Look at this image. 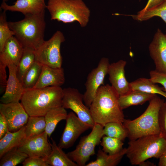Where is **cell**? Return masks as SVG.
<instances>
[{"mask_svg": "<svg viewBox=\"0 0 166 166\" xmlns=\"http://www.w3.org/2000/svg\"><path fill=\"white\" fill-rule=\"evenodd\" d=\"M119 95L108 84L98 89L89 109L95 123L104 127L112 122L122 123L124 120L123 110L118 102Z\"/></svg>", "mask_w": 166, "mask_h": 166, "instance_id": "1", "label": "cell"}, {"mask_svg": "<svg viewBox=\"0 0 166 166\" xmlns=\"http://www.w3.org/2000/svg\"><path fill=\"white\" fill-rule=\"evenodd\" d=\"M63 89L49 86L25 89L21 103L29 116H43L51 110L62 106Z\"/></svg>", "mask_w": 166, "mask_h": 166, "instance_id": "2", "label": "cell"}, {"mask_svg": "<svg viewBox=\"0 0 166 166\" xmlns=\"http://www.w3.org/2000/svg\"><path fill=\"white\" fill-rule=\"evenodd\" d=\"M45 10L38 14H27L20 21L8 22L10 28L14 33V36L23 48L35 50L45 41Z\"/></svg>", "mask_w": 166, "mask_h": 166, "instance_id": "3", "label": "cell"}, {"mask_svg": "<svg viewBox=\"0 0 166 166\" xmlns=\"http://www.w3.org/2000/svg\"><path fill=\"white\" fill-rule=\"evenodd\" d=\"M164 101L156 95L149 101L147 108L139 117L132 120L124 119L123 124L127 131L129 140L160 134L159 113Z\"/></svg>", "mask_w": 166, "mask_h": 166, "instance_id": "4", "label": "cell"}, {"mask_svg": "<svg viewBox=\"0 0 166 166\" xmlns=\"http://www.w3.org/2000/svg\"><path fill=\"white\" fill-rule=\"evenodd\" d=\"M126 155L132 165H139L149 159H159L166 152V139L160 134L129 140Z\"/></svg>", "mask_w": 166, "mask_h": 166, "instance_id": "5", "label": "cell"}, {"mask_svg": "<svg viewBox=\"0 0 166 166\" xmlns=\"http://www.w3.org/2000/svg\"><path fill=\"white\" fill-rule=\"evenodd\" d=\"M46 8L51 20L65 23L77 22L82 27L87 25L90 14L82 0H48Z\"/></svg>", "mask_w": 166, "mask_h": 166, "instance_id": "6", "label": "cell"}, {"mask_svg": "<svg viewBox=\"0 0 166 166\" xmlns=\"http://www.w3.org/2000/svg\"><path fill=\"white\" fill-rule=\"evenodd\" d=\"M104 126L95 123L89 134L82 137L76 148L68 152V156L78 166L86 165L90 157L95 154L96 146L100 144L104 136Z\"/></svg>", "mask_w": 166, "mask_h": 166, "instance_id": "7", "label": "cell"}, {"mask_svg": "<svg viewBox=\"0 0 166 166\" xmlns=\"http://www.w3.org/2000/svg\"><path fill=\"white\" fill-rule=\"evenodd\" d=\"M65 40L63 34L57 31L49 39L45 41L35 50L36 60L43 65L55 68L61 67L62 57L61 46Z\"/></svg>", "mask_w": 166, "mask_h": 166, "instance_id": "8", "label": "cell"}, {"mask_svg": "<svg viewBox=\"0 0 166 166\" xmlns=\"http://www.w3.org/2000/svg\"><path fill=\"white\" fill-rule=\"evenodd\" d=\"M83 101V94L77 89L71 87L63 89L62 106L72 110L80 120L92 128L95 123L89 108L84 104Z\"/></svg>", "mask_w": 166, "mask_h": 166, "instance_id": "9", "label": "cell"}, {"mask_svg": "<svg viewBox=\"0 0 166 166\" xmlns=\"http://www.w3.org/2000/svg\"><path fill=\"white\" fill-rule=\"evenodd\" d=\"M110 63L108 58L103 57L97 66L88 74L85 84L86 90L83 94L84 102L89 108L99 88L103 85Z\"/></svg>", "mask_w": 166, "mask_h": 166, "instance_id": "10", "label": "cell"}, {"mask_svg": "<svg viewBox=\"0 0 166 166\" xmlns=\"http://www.w3.org/2000/svg\"><path fill=\"white\" fill-rule=\"evenodd\" d=\"M66 124L58 146L62 149L71 147L79 136L91 127L73 112L68 113Z\"/></svg>", "mask_w": 166, "mask_h": 166, "instance_id": "11", "label": "cell"}, {"mask_svg": "<svg viewBox=\"0 0 166 166\" xmlns=\"http://www.w3.org/2000/svg\"><path fill=\"white\" fill-rule=\"evenodd\" d=\"M0 114L5 118L9 130L17 131L26 124L29 116L21 103L13 102L0 104Z\"/></svg>", "mask_w": 166, "mask_h": 166, "instance_id": "12", "label": "cell"}, {"mask_svg": "<svg viewBox=\"0 0 166 166\" xmlns=\"http://www.w3.org/2000/svg\"><path fill=\"white\" fill-rule=\"evenodd\" d=\"M48 137L45 131L40 135L26 138L18 148L30 157H46L52 151Z\"/></svg>", "mask_w": 166, "mask_h": 166, "instance_id": "13", "label": "cell"}, {"mask_svg": "<svg viewBox=\"0 0 166 166\" xmlns=\"http://www.w3.org/2000/svg\"><path fill=\"white\" fill-rule=\"evenodd\" d=\"M150 55L156 70L166 73V34L158 29L149 46Z\"/></svg>", "mask_w": 166, "mask_h": 166, "instance_id": "14", "label": "cell"}, {"mask_svg": "<svg viewBox=\"0 0 166 166\" xmlns=\"http://www.w3.org/2000/svg\"><path fill=\"white\" fill-rule=\"evenodd\" d=\"M127 64L126 61L120 60L110 64L108 74L111 86L119 96L124 94L131 90L130 82L127 80L124 68Z\"/></svg>", "mask_w": 166, "mask_h": 166, "instance_id": "15", "label": "cell"}, {"mask_svg": "<svg viewBox=\"0 0 166 166\" xmlns=\"http://www.w3.org/2000/svg\"><path fill=\"white\" fill-rule=\"evenodd\" d=\"M9 75L4 93L1 97V103L18 102L25 91L22 82L17 75V66L10 64L7 66Z\"/></svg>", "mask_w": 166, "mask_h": 166, "instance_id": "16", "label": "cell"}, {"mask_svg": "<svg viewBox=\"0 0 166 166\" xmlns=\"http://www.w3.org/2000/svg\"><path fill=\"white\" fill-rule=\"evenodd\" d=\"M65 80L64 70L62 67L55 68L43 65L40 77L34 88L61 87Z\"/></svg>", "mask_w": 166, "mask_h": 166, "instance_id": "17", "label": "cell"}, {"mask_svg": "<svg viewBox=\"0 0 166 166\" xmlns=\"http://www.w3.org/2000/svg\"><path fill=\"white\" fill-rule=\"evenodd\" d=\"M46 6L45 0H16L12 5L3 1L0 9L6 11L20 12L25 15L41 13L45 10Z\"/></svg>", "mask_w": 166, "mask_h": 166, "instance_id": "18", "label": "cell"}, {"mask_svg": "<svg viewBox=\"0 0 166 166\" xmlns=\"http://www.w3.org/2000/svg\"><path fill=\"white\" fill-rule=\"evenodd\" d=\"M23 47L14 36L6 42L0 52V64L7 67L10 64L17 66L22 57Z\"/></svg>", "mask_w": 166, "mask_h": 166, "instance_id": "19", "label": "cell"}, {"mask_svg": "<svg viewBox=\"0 0 166 166\" xmlns=\"http://www.w3.org/2000/svg\"><path fill=\"white\" fill-rule=\"evenodd\" d=\"M25 125L14 132L8 130L0 140V158L7 151L19 147L26 139Z\"/></svg>", "mask_w": 166, "mask_h": 166, "instance_id": "20", "label": "cell"}, {"mask_svg": "<svg viewBox=\"0 0 166 166\" xmlns=\"http://www.w3.org/2000/svg\"><path fill=\"white\" fill-rule=\"evenodd\" d=\"M156 95L131 90L128 93L119 96L118 102L123 110L132 106L142 105L150 101Z\"/></svg>", "mask_w": 166, "mask_h": 166, "instance_id": "21", "label": "cell"}, {"mask_svg": "<svg viewBox=\"0 0 166 166\" xmlns=\"http://www.w3.org/2000/svg\"><path fill=\"white\" fill-rule=\"evenodd\" d=\"M51 140V152L48 156L43 158L49 166H78L69 158L63 149L57 145L52 138Z\"/></svg>", "mask_w": 166, "mask_h": 166, "instance_id": "22", "label": "cell"}, {"mask_svg": "<svg viewBox=\"0 0 166 166\" xmlns=\"http://www.w3.org/2000/svg\"><path fill=\"white\" fill-rule=\"evenodd\" d=\"M127 148H123L119 153L113 155L109 154L99 148L97 151L96 160L90 162L86 166H115L120 162L126 155Z\"/></svg>", "mask_w": 166, "mask_h": 166, "instance_id": "23", "label": "cell"}, {"mask_svg": "<svg viewBox=\"0 0 166 166\" xmlns=\"http://www.w3.org/2000/svg\"><path fill=\"white\" fill-rule=\"evenodd\" d=\"M68 113L65 108L61 106L53 109L44 116L46 122L45 132L50 137L61 121L66 119Z\"/></svg>", "mask_w": 166, "mask_h": 166, "instance_id": "24", "label": "cell"}, {"mask_svg": "<svg viewBox=\"0 0 166 166\" xmlns=\"http://www.w3.org/2000/svg\"><path fill=\"white\" fill-rule=\"evenodd\" d=\"M131 90H136L148 93L159 94L166 99V92L160 88L152 82L149 78H140L130 83Z\"/></svg>", "mask_w": 166, "mask_h": 166, "instance_id": "25", "label": "cell"}, {"mask_svg": "<svg viewBox=\"0 0 166 166\" xmlns=\"http://www.w3.org/2000/svg\"><path fill=\"white\" fill-rule=\"evenodd\" d=\"M130 16L134 20L139 21H146L157 16L160 17L166 24V0L153 7L146 10L143 9L137 14Z\"/></svg>", "mask_w": 166, "mask_h": 166, "instance_id": "26", "label": "cell"}, {"mask_svg": "<svg viewBox=\"0 0 166 166\" xmlns=\"http://www.w3.org/2000/svg\"><path fill=\"white\" fill-rule=\"evenodd\" d=\"M46 127L44 116H29L25 125V133L26 138L42 134L45 132Z\"/></svg>", "mask_w": 166, "mask_h": 166, "instance_id": "27", "label": "cell"}, {"mask_svg": "<svg viewBox=\"0 0 166 166\" xmlns=\"http://www.w3.org/2000/svg\"><path fill=\"white\" fill-rule=\"evenodd\" d=\"M43 65L35 60L24 75L22 83L25 89L34 88L40 77Z\"/></svg>", "mask_w": 166, "mask_h": 166, "instance_id": "28", "label": "cell"}, {"mask_svg": "<svg viewBox=\"0 0 166 166\" xmlns=\"http://www.w3.org/2000/svg\"><path fill=\"white\" fill-rule=\"evenodd\" d=\"M23 48L22 57L17 66L16 73L21 82L24 75L36 60L35 50L29 48Z\"/></svg>", "mask_w": 166, "mask_h": 166, "instance_id": "29", "label": "cell"}, {"mask_svg": "<svg viewBox=\"0 0 166 166\" xmlns=\"http://www.w3.org/2000/svg\"><path fill=\"white\" fill-rule=\"evenodd\" d=\"M29 156L16 147L6 152L0 158V166H15L22 163Z\"/></svg>", "mask_w": 166, "mask_h": 166, "instance_id": "30", "label": "cell"}, {"mask_svg": "<svg viewBox=\"0 0 166 166\" xmlns=\"http://www.w3.org/2000/svg\"><path fill=\"white\" fill-rule=\"evenodd\" d=\"M104 136L114 138L124 141L128 137L127 129L123 123L112 122L106 124L104 127Z\"/></svg>", "mask_w": 166, "mask_h": 166, "instance_id": "31", "label": "cell"}, {"mask_svg": "<svg viewBox=\"0 0 166 166\" xmlns=\"http://www.w3.org/2000/svg\"><path fill=\"white\" fill-rule=\"evenodd\" d=\"M123 141L117 138L104 136L100 144L104 152L109 154L113 155L119 153L123 148Z\"/></svg>", "mask_w": 166, "mask_h": 166, "instance_id": "32", "label": "cell"}, {"mask_svg": "<svg viewBox=\"0 0 166 166\" xmlns=\"http://www.w3.org/2000/svg\"><path fill=\"white\" fill-rule=\"evenodd\" d=\"M14 34L10 28L7 21L6 11L3 10L0 15V52L7 41Z\"/></svg>", "mask_w": 166, "mask_h": 166, "instance_id": "33", "label": "cell"}, {"mask_svg": "<svg viewBox=\"0 0 166 166\" xmlns=\"http://www.w3.org/2000/svg\"><path fill=\"white\" fill-rule=\"evenodd\" d=\"M149 75L150 81L154 83L161 85L163 87V90L166 92V73L152 70L149 72Z\"/></svg>", "mask_w": 166, "mask_h": 166, "instance_id": "34", "label": "cell"}, {"mask_svg": "<svg viewBox=\"0 0 166 166\" xmlns=\"http://www.w3.org/2000/svg\"><path fill=\"white\" fill-rule=\"evenodd\" d=\"M159 119L160 134L166 139V101L161 106Z\"/></svg>", "mask_w": 166, "mask_h": 166, "instance_id": "35", "label": "cell"}, {"mask_svg": "<svg viewBox=\"0 0 166 166\" xmlns=\"http://www.w3.org/2000/svg\"><path fill=\"white\" fill-rule=\"evenodd\" d=\"M23 166H49L43 157H27L22 163Z\"/></svg>", "mask_w": 166, "mask_h": 166, "instance_id": "36", "label": "cell"}, {"mask_svg": "<svg viewBox=\"0 0 166 166\" xmlns=\"http://www.w3.org/2000/svg\"><path fill=\"white\" fill-rule=\"evenodd\" d=\"M6 66L0 64V93L5 91L7 80L6 71Z\"/></svg>", "mask_w": 166, "mask_h": 166, "instance_id": "37", "label": "cell"}, {"mask_svg": "<svg viewBox=\"0 0 166 166\" xmlns=\"http://www.w3.org/2000/svg\"><path fill=\"white\" fill-rule=\"evenodd\" d=\"M9 130L7 122L4 117L0 114V139Z\"/></svg>", "mask_w": 166, "mask_h": 166, "instance_id": "38", "label": "cell"}, {"mask_svg": "<svg viewBox=\"0 0 166 166\" xmlns=\"http://www.w3.org/2000/svg\"><path fill=\"white\" fill-rule=\"evenodd\" d=\"M166 0H148L145 7L143 9L146 10L153 7L161 3Z\"/></svg>", "mask_w": 166, "mask_h": 166, "instance_id": "39", "label": "cell"}, {"mask_svg": "<svg viewBox=\"0 0 166 166\" xmlns=\"http://www.w3.org/2000/svg\"><path fill=\"white\" fill-rule=\"evenodd\" d=\"M159 166H166V152L159 159Z\"/></svg>", "mask_w": 166, "mask_h": 166, "instance_id": "40", "label": "cell"}, {"mask_svg": "<svg viewBox=\"0 0 166 166\" xmlns=\"http://www.w3.org/2000/svg\"><path fill=\"white\" fill-rule=\"evenodd\" d=\"M139 165L142 166H155V164L153 163H152L149 161H145L141 164H140Z\"/></svg>", "mask_w": 166, "mask_h": 166, "instance_id": "41", "label": "cell"}, {"mask_svg": "<svg viewBox=\"0 0 166 166\" xmlns=\"http://www.w3.org/2000/svg\"><path fill=\"white\" fill-rule=\"evenodd\" d=\"M8 1V0H3V1H4L6 2H7Z\"/></svg>", "mask_w": 166, "mask_h": 166, "instance_id": "42", "label": "cell"}]
</instances>
